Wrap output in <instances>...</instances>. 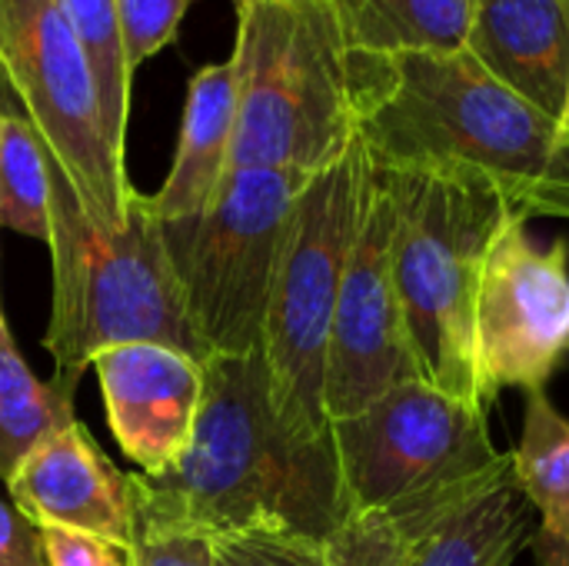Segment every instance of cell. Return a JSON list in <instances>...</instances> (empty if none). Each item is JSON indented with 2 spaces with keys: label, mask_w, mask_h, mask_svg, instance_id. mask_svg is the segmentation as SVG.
I'll return each instance as SVG.
<instances>
[{
  "label": "cell",
  "mask_w": 569,
  "mask_h": 566,
  "mask_svg": "<svg viewBox=\"0 0 569 566\" xmlns=\"http://www.w3.org/2000/svg\"><path fill=\"white\" fill-rule=\"evenodd\" d=\"M510 457L513 484L543 517L540 534L569 544V420L547 390L527 394L520 447Z\"/></svg>",
  "instance_id": "d6986e66"
},
{
  "label": "cell",
  "mask_w": 569,
  "mask_h": 566,
  "mask_svg": "<svg viewBox=\"0 0 569 566\" xmlns=\"http://www.w3.org/2000/svg\"><path fill=\"white\" fill-rule=\"evenodd\" d=\"M370 153L360 133L293 200L277 260L260 354L280 417L303 437H327L323 374L333 310L360 227Z\"/></svg>",
  "instance_id": "52a82bcc"
},
{
  "label": "cell",
  "mask_w": 569,
  "mask_h": 566,
  "mask_svg": "<svg viewBox=\"0 0 569 566\" xmlns=\"http://www.w3.org/2000/svg\"><path fill=\"white\" fill-rule=\"evenodd\" d=\"M213 566H330V540L300 530H237L210 537Z\"/></svg>",
  "instance_id": "7402d4cb"
},
{
  "label": "cell",
  "mask_w": 569,
  "mask_h": 566,
  "mask_svg": "<svg viewBox=\"0 0 569 566\" xmlns=\"http://www.w3.org/2000/svg\"><path fill=\"white\" fill-rule=\"evenodd\" d=\"M137 527L200 537L300 530L330 540L350 517L333 440L297 434L277 410L263 354L203 364L200 417L163 474H130Z\"/></svg>",
  "instance_id": "7a4b0ae2"
},
{
  "label": "cell",
  "mask_w": 569,
  "mask_h": 566,
  "mask_svg": "<svg viewBox=\"0 0 569 566\" xmlns=\"http://www.w3.org/2000/svg\"><path fill=\"white\" fill-rule=\"evenodd\" d=\"M307 180L297 170H230L203 214L160 220L190 324L210 357L260 350L290 210Z\"/></svg>",
  "instance_id": "9c48e42d"
},
{
  "label": "cell",
  "mask_w": 569,
  "mask_h": 566,
  "mask_svg": "<svg viewBox=\"0 0 569 566\" xmlns=\"http://www.w3.org/2000/svg\"><path fill=\"white\" fill-rule=\"evenodd\" d=\"M420 380L393 284V197L370 160L360 227L347 257L323 374L327 420L367 410L387 390Z\"/></svg>",
  "instance_id": "8fae6325"
},
{
  "label": "cell",
  "mask_w": 569,
  "mask_h": 566,
  "mask_svg": "<svg viewBox=\"0 0 569 566\" xmlns=\"http://www.w3.org/2000/svg\"><path fill=\"white\" fill-rule=\"evenodd\" d=\"M0 83L83 217L100 230H120L133 193L127 147L107 127L90 57L60 0H0Z\"/></svg>",
  "instance_id": "ba28073f"
},
{
  "label": "cell",
  "mask_w": 569,
  "mask_h": 566,
  "mask_svg": "<svg viewBox=\"0 0 569 566\" xmlns=\"http://www.w3.org/2000/svg\"><path fill=\"white\" fill-rule=\"evenodd\" d=\"M527 220L510 214L480 264L473 347L487 407L507 390H547L569 360V247H543Z\"/></svg>",
  "instance_id": "30bf717a"
},
{
  "label": "cell",
  "mask_w": 569,
  "mask_h": 566,
  "mask_svg": "<svg viewBox=\"0 0 569 566\" xmlns=\"http://www.w3.org/2000/svg\"><path fill=\"white\" fill-rule=\"evenodd\" d=\"M237 123V80L230 57L207 63L187 87L180 137L163 187L150 197L160 220L197 217L210 207L230 173Z\"/></svg>",
  "instance_id": "9a60e30c"
},
{
  "label": "cell",
  "mask_w": 569,
  "mask_h": 566,
  "mask_svg": "<svg viewBox=\"0 0 569 566\" xmlns=\"http://www.w3.org/2000/svg\"><path fill=\"white\" fill-rule=\"evenodd\" d=\"M230 170L320 173L357 137L347 43L330 0H233Z\"/></svg>",
  "instance_id": "5b68a950"
},
{
  "label": "cell",
  "mask_w": 569,
  "mask_h": 566,
  "mask_svg": "<svg viewBox=\"0 0 569 566\" xmlns=\"http://www.w3.org/2000/svg\"><path fill=\"white\" fill-rule=\"evenodd\" d=\"M187 3L190 0H113L130 73H137L150 57L173 43Z\"/></svg>",
  "instance_id": "603a6c76"
},
{
  "label": "cell",
  "mask_w": 569,
  "mask_h": 566,
  "mask_svg": "<svg viewBox=\"0 0 569 566\" xmlns=\"http://www.w3.org/2000/svg\"><path fill=\"white\" fill-rule=\"evenodd\" d=\"M70 23L80 33V43L90 57L103 117L110 133L127 147V120H130V87L133 73L123 57V40L117 27L113 0H60Z\"/></svg>",
  "instance_id": "44dd1931"
},
{
  "label": "cell",
  "mask_w": 569,
  "mask_h": 566,
  "mask_svg": "<svg viewBox=\"0 0 569 566\" xmlns=\"http://www.w3.org/2000/svg\"><path fill=\"white\" fill-rule=\"evenodd\" d=\"M487 414L423 380H407L367 410L333 420L347 510L380 517L413 540L513 484V457L493 444Z\"/></svg>",
  "instance_id": "277c9868"
},
{
  "label": "cell",
  "mask_w": 569,
  "mask_h": 566,
  "mask_svg": "<svg viewBox=\"0 0 569 566\" xmlns=\"http://www.w3.org/2000/svg\"><path fill=\"white\" fill-rule=\"evenodd\" d=\"M0 566H50L40 530L7 500H0Z\"/></svg>",
  "instance_id": "4316f807"
},
{
  "label": "cell",
  "mask_w": 569,
  "mask_h": 566,
  "mask_svg": "<svg viewBox=\"0 0 569 566\" xmlns=\"http://www.w3.org/2000/svg\"><path fill=\"white\" fill-rule=\"evenodd\" d=\"M377 170L393 197V284L417 377L440 394L490 410L480 394L473 347L477 284L493 234L517 210L450 177Z\"/></svg>",
  "instance_id": "8992f818"
},
{
  "label": "cell",
  "mask_w": 569,
  "mask_h": 566,
  "mask_svg": "<svg viewBox=\"0 0 569 566\" xmlns=\"http://www.w3.org/2000/svg\"><path fill=\"white\" fill-rule=\"evenodd\" d=\"M40 537H43V550H47L50 566H133L127 550H120L107 540H97L90 534L43 527Z\"/></svg>",
  "instance_id": "484cf974"
},
{
  "label": "cell",
  "mask_w": 569,
  "mask_h": 566,
  "mask_svg": "<svg viewBox=\"0 0 569 566\" xmlns=\"http://www.w3.org/2000/svg\"><path fill=\"white\" fill-rule=\"evenodd\" d=\"M530 550L537 557V566H569V544H563V540H553L547 534H533Z\"/></svg>",
  "instance_id": "83f0119b"
},
{
  "label": "cell",
  "mask_w": 569,
  "mask_h": 566,
  "mask_svg": "<svg viewBox=\"0 0 569 566\" xmlns=\"http://www.w3.org/2000/svg\"><path fill=\"white\" fill-rule=\"evenodd\" d=\"M467 53L569 127V0H473Z\"/></svg>",
  "instance_id": "5bb4252c"
},
{
  "label": "cell",
  "mask_w": 569,
  "mask_h": 566,
  "mask_svg": "<svg viewBox=\"0 0 569 566\" xmlns=\"http://www.w3.org/2000/svg\"><path fill=\"white\" fill-rule=\"evenodd\" d=\"M0 324H3V307H0Z\"/></svg>",
  "instance_id": "f1b7e54d"
},
{
  "label": "cell",
  "mask_w": 569,
  "mask_h": 566,
  "mask_svg": "<svg viewBox=\"0 0 569 566\" xmlns=\"http://www.w3.org/2000/svg\"><path fill=\"white\" fill-rule=\"evenodd\" d=\"M73 384L50 380L40 384L23 364L7 324H0V480L7 484L20 460L50 434L70 427L73 417Z\"/></svg>",
  "instance_id": "ac0fdd59"
},
{
  "label": "cell",
  "mask_w": 569,
  "mask_h": 566,
  "mask_svg": "<svg viewBox=\"0 0 569 566\" xmlns=\"http://www.w3.org/2000/svg\"><path fill=\"white\" fill-rule=\"evenodd\" d=\"M90 367L120 450L140 474L170 470L190 447L200 417L203 364L163 344H127L97 354Z\"/></svg>",
  "instance_id": "7c38bea8"
},
{
  "label": "cell",
  "mask_w": 569,
  "mask_h": 566,
  "mask_svg": "<svg viewBox=\"0 0 569 566\" xmlns=\"http://www.w3.org/2000/svg\"><path fill=\"white\" fill-rule=\"evenodd\" d=\"M0 227L50 240V163L23 110L0 83Z\"/></svg>",
  "instance_id": "ffe728a7"
},
{
  "label": "cell",
  "mask_w": 569,
  "mask_h": 566,
  "mask_svg": "<svg viewBox=\"0 0 569 566\" xmlns=\"http://www.w3.org/2000/svg\"><path fill=\"white\" fill-rule=\"evenodd\" d=\"M357 133L377 167L480 187L523 217L569 220V127L500 83L467 50H347Z\"/></svg>",
  "instance_id": "6da1fadb"
},
{
  "label": "cell",
  "mask_w": 569,
  "mask_h": 566,
  "mask_svg": "<svg viewBox=\"0 0 569 566\" xmlns=\"http://www.w3.org/2000/svg\"><path fill=\"white\" fill-rule=\"evenodd\" d=\"M7 490L37 530H77L127 554L133 550L137 507L130 474H120L77 420L40 440L10 474Z\"/></svg>",
  "instance_id": "4fadbf2b"
},
{
  "label": "cell",
  "mask_w": 569,
  "mask_h": 566,
  "mask_svg": "<svg viewBox=\"0 0 569 566\" xmlns=\"http://www.w3.org/2000/svg\"><path fill=\"white\" fill-rule=\"evenodd\" d=\"M133 566H213L210 560V540L190 530H170V527H137Z\"/></svg>",
  "instance_id": "d4e9b609"
},
{
  "label": "cell",
  "mask_w": 569,
  "mask_h": 566,
  "mask_svg": "<svg viewBox=\"0 0 569 566\" xmlns=\"http://www.w3.org/2000/svg\"><path fill=\"white\" fill-rule=\"evenodd\" d=\"M350 53H457L467 50L473 0H330Z\"/></svg>",
  "instance_id": "e0dca14e"
},
{
  "label": "cell",
  "mask_w": 569,
  "mask_h": 566,
  "mask_svg": "<svg viewBox=\"0 0 569 566\" xmlns=\"http://www.w3.org/2000/svg\"><path fill=\"white\" fill-rule=\"evenodd\" d=\"M407 540L380 517L350 514L330 537V566H400Z\"/></svg>",
  "instance_id": "cb8c5ba5"
},
{
  "label": "cell",
  "mask_w": 569,
  "mask_h": 566,
  "mask_svg": "<svg viewBox=\"0 0 569 566\" xmlns=\"http://www.w3.org/2000/svg\"><path fill=\"white\" fill-rule=\"evenodd\" d=\"M47 247L53 310L43 347L57 364V380L77 387L97 354L127 344H163L200 364L210 360L190 324L150 197L133 190L123 227L100 230L83 217L70 183L50 163Z\"/></svg>",
  "instance_id": "3957f363"
},
{
  "label": "cell",
  "mask_w": 569,
  "mask_h": 566,
  "mask_svg": "<svg viewBox=\"0 0 569 566\" xmlns=\"http://www.w3.org/2000/svg\"><path fill=\"white\" fill-rule=\"evenodd\" d=\"M530 510L517 484L497 487L407 540L400 566H513L533 537Z\"/></svg>",
  "instance_id": "2e32d148"
}]
</instances>
